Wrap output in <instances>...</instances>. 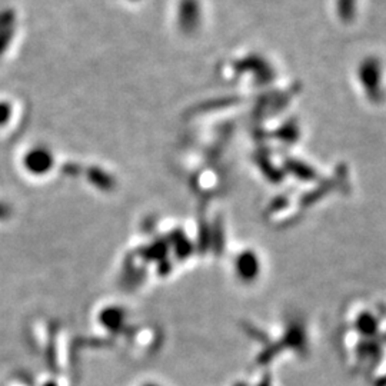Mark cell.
Wrapping results in <instances>:
<instances>
[{"label": "cell", "instance_id": "obj_1", "mask_svg": "<svg viewBox=\"0 0 386 386\" xmlns=\"http://www.w3.org/2000/svg\"><path fill=\"white\" fill-rule=\"evenodd\" d=\"M16 35V15L11 9L0 11V59L14 43Z\"/></svg>", "mask_w": 386, "mask_h": 386}, {"label": "cell", "instance_id": "obj_2", "mask_svg": "<svg viewBox=\"0 0 386 386\" xmlns=\"http://www.w3.org/2000/svg\"><path fill=\"white\" fill-rule=\"evenodd\" d=\"M50 161H52V158L49 155V151H46L43 148H36V149L29 151L25 162L31 169L43 171L45 168H48L50 165Z\"/></svg>", "mask_w": 386, "mask_h": 386}, {"label": "cell", "instance_id": "obj_3", "mask_svg": "<svg viewBox=\"0 0 386 386\" xmlns=\"http://www.w3.org/2000/svg\"><path fill=\"white\" fill-rule=\"evenodd\" d=\"M11 119V107L6 103H0V126H4L8 123Z\"/></svg>", "mask_w": 386, "mask_h": 386}]
</instances>
